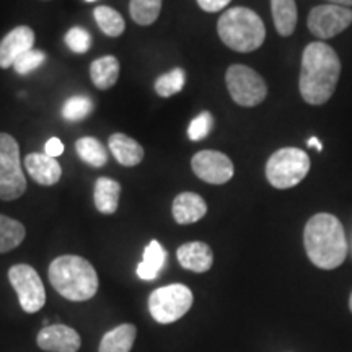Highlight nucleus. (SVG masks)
<instances>
[{
  "instance_id": "nucleus-1",
  "label": "nucleus",
  "mask_w": 352,
  "mask_h": 352,
  "mask_svg": "<svg viewBox=\"0 0 352 352\" xmlns=\"http://www.w3.org/2000/svg\"><path fill=\"white\" fill-rule=\"evenodd\" d=\"M341 77V60L324 41L307 44L302 54L298 88L305 103L320 107L328 103Z\"/></svg>"
},
{
  "instance_id": "nucleus-2",
  "label": "nucleus",
  "mask_w": 352,
  "mask_h": 352,
  "mask_svg": "<svg viewBox=\"0 0 352 352\" xmlns=\"http://www.w3.org/2000/svg\"><path fill=\"white\" fill-rule=\"evenodd\" d=\"M307 256L316 267L331 271L347 256V240L341 220L333 214L320 212L308 219L303 230Z\"/></svg>"
},
{
  "instance_id": "nucleus-3",
  "label": "nucleus",
  "mask_w": 352,
  "mask_h": 352,
  "mask_svg": "<svg viewBox=\"0 0 352 352\" xmlns=\"http://www.w3.org/2000/svg\"><path fill=\"white\" fill-rule=\"evenodd\" d=\"M50 280L56 292L70 302L90 300L98 292V274L90 261L77 254L57 256L50 264Z\"/></svg>"
},
{
  "instance_id": "nucleus-4",
  "label": "nucleus",
  "mask_w": 352,
  "mask_h": 352,
  "mask_svg": "<svg viewBox=\"0 0 352 352\" xmlns=\"http://www.w3.org/2000/svg\"><path fill=\"white\" fill-rule=\"evenodd\" d=\"M217 33L222 43L232 51L252 52L263 46L266 26L261 16L252 8L232 7L220 15Z\"/></svg>"
},
{
  "instance_id": "nucleus-5",
  "label": "nucleus",
  "mask_w": 352,
  "mask_h": 352,
  "mask_svg": "<svg viewBox=\"0 0 352 352\" xmlns=\"http://www.w3.org/2000/svg\"><path fill=\"white\" fill-rule=\"evenodd\" d=\"M310 157L302 148L284 147L266 162V178L272 188L289 189L305 179L310 171Z\"/></svg>"
},
{
  "instance_id": "nucleus-6",
  "label": "nucleus",
  "mask_w": 352,
  "mask_h": 352,
  "mask_svg": "<svg viewBox=\"0 0 352 352\" xmlns=\"http://www.w3.org/2000/svg\"><path fill=\"white\" fill-rule=\"evenodd\" d=\"M26 178L21 168L16 139L0 132V201H15L25 195Z\"/></svg>"
},
{
  "instance_id": "nucleus-7",
  "label": "nucleus",
  "mask_w": 352,
  "mask_h": 352,
  "mask_svg": "<svg viewBox=\"0 0 352 352\" xmlns=\"http://www.w3.org/2000/svg\"><path fill=\"white\" fill-rule=\"evenodd\" d=\"M195 296L184 284H170L153 290L148 297V311L160 324H170L191 310Z\"/></svg>"
},
{
  "instance_id": "nucleus-8",
  "label": "nucleus",
  "mask_w": 352,
  "mask_h": 352,
  "mask_svg": "<svg viewBox=\"0 0 352 352\" xmlns=\"http://www.w3.org/2000/svg\"><path fill=\"white\" fill-rule=\"evenodd\" d=\"M226 83L232 100L243 108L258 107L267 96L264 78L248 65H230L226 72Z\"/></svg>"
},
{
  "instance_id": "nucleus-9",
  "label": "nucleus",
  "mask_w": 352,
  "mask_h": 352,
  "mask_svg": "<svg viewBox=\"0 0 352 352\" xmlns=\"http://www.w3.org/2000/svg\"><path fill=\"white\" fill-rule=\"evenodd\" d=\"M8 280L19 296L20 307L26 314H36L46 303V290L41 277L30 264H13L8 270Z\"/></svg>"
},
{
  "instance_id": "nucleus-10",
  "label": "nucleus",
  "mask_w": 352,
  "mask_h": 352,
  "mask_svg": "<svg viewBox=\"0 0 352 352\" xmlns=\"http://www.w3.org/2000/svg\"><path fill=\"white\" fill-rule=\"evenodd\" d=\"M352 25V8L323 3L316 6L308 13L307 28L320 41L334 38Z\"/></svg>"
},
{
  "instance_id": "nucleus-11",
  "label": "nucleus",
  "mask_w": 352,
  "mask_h": 352,
  "mask_svg": "<svg viewBox=\"0 0 352 352\" xmlns=\"http://www.w3.org/2000/svg\"><path fill=\"white\" fill-rule=\"evenodd\" d=\"M191 168L197 178L209 184H226L235 173L233 162L219 151L197 152L191 160Z\"/></svg>"
},
{
  "instance_id": "nucleus-12",
  "label": "nucleus",
  "mask_w": 352,
  "mask_h": 352,
  "mask_svg": "<svg viewBox=\"0 0 352 352\" xmlns=\"http://www.w3.org/2000/svg\"><path fill=\"white\" fill-rule=\"evenodd\" d=\"M36 344L46 352H77L82 346V338L67 324H51L38 333Z\"/></svg>"
},
{
  "instance_id": "nucleus-13",
  "label": "nucleus",
  "mask_w": 352,
  "mask_h": 352,
  "mask_svg": "<svg viewBox=\"0 0 352 352\" xmlns=\"http://www.w3.org/2000/svg\"><path fill=\"white\" fill-rule=\"evenodd\" d=\"M34 32L30 26L21 25L8 32L0 41V69L13 67L15 60L34 47Z\"/></svg>"
},
{
  "instance_id": "nucleus-14",
  "label": "nucleus",
  "mask_w": 352,
  "mask_h": 352,
  "mask_svg": "<svg viewBox=\"0 0 352 352\" xmlns=\"http://www.w3.org/2000/svg\"><path fill=\"white\" fill-rule=\"evenodd\" d=\"M176 258L182 267L192 272H208L214 264L212 248L204 241H189L176 250Z\"/></svg>"
},
{
  "instance_id": "nucleus-15",
  "label": "nucleus",
  "mask_w": 352,
  "mask_h": 352,
  "mask_svg": "<svg viewBox=\"0 0 352 352\" xmlns=\"http://www.w3.org/2000/svg\"><path fill=\"white\" fill-rule=\"evenodd\" d=\"M23 165L28 175L41 186H52V184L59 183L60 176H63L59 162L46 153H30L25 157Z\"/></svg>"
},
{
  "instance_id": "nucleus-16",
  "label": "nucleus",
  "mask_w": 352,
  "mask_h": 352,
  "mask_svg": "<svg viewBox=\"0 0 352 352\" xmlns=\"http://www.w3.org/2000/svg\"><path fill=\"white\" fill-rule=\"evenodd\" d=\"M171 214H173L176 223L189 226V223L199 222L208 214V204H206L202 196L186 191L175 197L173 206H171Z\"/></svg>"
},
{
  "instance_id": "nucleus-17",
  "label": "nucleus",
  "mask_w": 352,
  "mask_h": 352,
  "mask_svg": "<svg viewBox=\"0 0 352 352\" xmlns=\"http://www.w3.org/2000/svg\"><path fill=\"white\" fill-rule=\"evenodd\" d=\"M109 152L122 166H135L144 160V147L129 135L116 132L108 140Z\"/></svg>"
},
{
  "instance_id": "nucleus-18",
  "label": "nucleus",
  "mask_w": 352,
  "mask_h": 352,
  "mask_svg": "<svg viewBox=\"0 0 352 352\" xmlns=\"http://www.w3.org/2000/svg\"><path fill=\"white\" fill-rule=\"evenodd\" d=\"M121 196V184L108 176H100L95 183L94 201L100 214L111 215L118 210Z\"/></svg>"
},
{
  "instance_id": "nucleus-19",
  "label": "nucleus",
  "mask_w": 352,
  "mask_h": 352,
  "mask_svg": "<svg viewBox=\"0 0 352 352\" xmlns=\"http://www.w3.org/2000/svg\"><path fill=\"white\" fill-rule=\"evenodd\" d=\"M271 13L276 32L283 38L294 34L298 20L296 0H271Z\"/></svg>"
},
{
  "instance_id": "nucleus-20",
  "label": "nucleus",
  "mask_w": 352,
  "mask_h": 352,
  "mask_svg": "<svg viewBox=\"0 0 352 352\" xmlns=\"http://www.w3.org/2000/svg\"><path fill=\"white\" fill-rule=\"evenodd\" d=\"M138 328L132 323H122L101 338L98 352H131Z\"/></svg>"
},
{
  "instance_id": "nucleus-21",
  "label": "nucleus",
  "mask_w": 352,
  "mask_h": 352,
  "mask_svg": "<svg viewBox=\"0 0 352 352\" xmlns=\"http://www.w3.org/2000/svg\"><path fill=\"white\" fill-rule=\"evenodd\" d=\"M120 60L114 56H103L90 65V77L98 90H108L116 85L120 78Z\"/></svg>"
},
{
  "instance_id": "nucleus-22",
  "label": "nucleus",
  "mask_w": 352,
  "mask_h": 352,
  "mask_svg": "<svg viewBox=\"0 0 352 352\" xmlns=\"http://www.w3.org/2000/svg\"><path fill=\"white\" fill-rule=\"evenodd\" d=\"M166 261V252L157 240L145 246L142 263L138 266V276L142 280H153Z\"/></svg>"
},
{
  "instance_id": "nucleus-23",
  "label": "nucleus",
  "mask_w": 352,
  "mask_h": 352,
  "mask_svg": "<svg viewBox=\"0 0 352 352\" xmlns=\"http://www.w3.org/2000/svg\"><path fill=\"white\" fill-rule=\"evenodd\" d=\"M26 228L19 220L0 214V254L15 250L23 243Z\"/></svg>"
},
{
  "instance_id": "nucleus-24",
  "label": "nucleus",
  "mask_w": 352,
  "mask_h": 352,
  "mask_svg": "<svg viewBox=\"0 0 352 352\" xmlns=\"http://www.w3.org/2000/svg\"><path fill=\"white\" fill-rule=\"evenodd\" d=\"M95 21L98 28L109 38H118L124 33L126 23L122 15L114 8L108 6H100L95 8L94 12Z\"/></svg>"
},
{
  "instance_id": "nucleus-25",
  "label": "nucleus",
  "mask_w": 352,
  "mask_h": 352,
  "mask_svg": "<svg viewBox=\"0 0 352 352\" xmlns=\"http://www.w3.org/2000/svg\"><path fill=\"white\" fill-rule=\"evenodd\" d=\"M78 157L88 165L95 166V168H101L107 165L108 162V151L104 145L95 138H80L76 144Z\"/></svg>"
},
{
  "instance_id": "nucleus-26",
  "label": "nucleus",
  "mask_w": 352,
  "mask_h": 352,
  "mask_svg": "<svg viewBox=\"0 0 352 352\" xmlns=\"http://www.w3.org/2000/svg\"><path fill=\"white\" fill-rule=\"evenodd\" d=\"M162 12V0H131V19L140 26H151Z\"/></svg>"
},
{
  "instance_id": "nucleus-27",
  "label": "nucleus",
  "mask_w": 352,
  "mask_h": 352,
  "mask_svg": "<svg viewBox=\"0 0 352 352\" xmlns=\"http://www.w3.org/2000/svg\"><path fill=\"white\" fill-rule=\"evenodd\" d=\"M184 82H186V74H184V70L173 69L170 70V72L162 74V76L155 80V83H153V88H155L158 96L168 98V96H173L183 90Z\"/></svg>"
},
{
  "instance_id": "nucleus-28",
  "label": "nucleus",
  "mask_w": 352,
  "mask_h": 352,
  "mask_svg": "<svg viewBox=\"0 0 352 352\" xmlns=\"http://www.w3.org/2000/svg\"><path fill=\"white\" fill-rule=\"evenodd\" d=\"M94 108L95 104L94 101H91V98L77 95V96H70V98L65 101L63 104V109H60V113H63L64 120L77 122V121H83L85 118L90 116V114L94 113Z\"/></svg>"
},
{
  "instance_id": "nucleus-29",
  "label": "nucleus",
  "mask_w": 352,
  "mask_h": 352,
  "mask_svg": "<svg viewBox=\"0 0 352 352\" xmlns=\"http://www.w3.org/2000/svg\"><path fill=\"white\" fill-rule=\"evenodd\" d=\"M64 41L67 44L69 50L76 52V54H85L91 46L90 33H88L85 28H82V26H74V28H70L67 34H65Z\"/></svg>"
},
{
  "instance_id": "nucleus-30",
  "label": "nucleus",
  "mask_w": 352,
  "mask_h": 352,
  "mask_svg": "<svg viewBox=\"0 0 352 352\" xmlns=\"http://www.w3.org/2000/svg\"><path fill=\"white\" fill-rule=\"evenodd\" d=\"M44 60H46V52L34 50L33 47V50L25 52L23 56H20L19 59L15 60L13 69H15V72L19 74V76H28L30 72L36 70Z\"/></svg>"
},
{
  "instance_id": "nucleus-31",
  "label": "nucleus",
  "mask_w": 352,
  "mask_h": 352,
  "mask_svg": "<svg viewBox=\"0 0 352 352\" xmlns=\"http://www.w3.org/2000/svg\"><path fill=\"white\" fill-rule=\"evenodd\" d=\"M212 127H214L212 114L209 111H202L201 114H197L195 120L189 122V127H188L189 139L195 140V142L206 139L210 134V131H212Z\"/></svg>"
},
{
  "instance_id": "nucleus-32",
  "label": "nucleus",
  "mask_w": 352,
  "mask_h": 352,
  "mask_svg": "<svg viewBox=\"0 0 352 352\" xmlns=\"http://www.w3.org/2000/svg\"><path fill=\"white\" fill-rule=\"evenodd\" d=\"M232 0H197V6H199L204 12L215 13L223 10Z\"/></svg>"
},
{
  "instance_id": "nucleus-33",
  "label": "nucleus",
  "mask_w": 352,
  "mask_h": 352,
  "mask_svg": "<svg viewBox=\"0 0 352 352\" xmlns=\"http://www.w3.org/2000/svg\"><path fill=\"white\" fill-rule=\"evenodd\" d=\"M44 151H46V155H50L52 158L60 157L64 153V144L60 142V139L51 138L46 142V147H44Z\"/></svg>"
},
{
  "instance_id": "nucleus-34",
  "label": "nucleus",
  "mask_w": 352,
  "mask_h": 352,
  "mask_svg": "<svg viewBox=\"0 0 352 352\" xmlns=\"http://www.w3.org/2000/svg\"><path fill=\"white\" fill-rule=\"evenodd\" d=\"M328 3H334V6H341V7H352V0H327Z\"/></svg>"
},
{
  "instance_id": "nucleus-35",
  "label": "nucleus",
  "mask_w": 352,
  "mask_h": 352,
  "mask_svg": "<svg viewBox=\"0 0 352 352\" xmlns=\"http://www.w3.org/2000/svg\"><path fill=\"white\" fill-rule=\"evenodd\" d=\"M308 145H310V147H315L318 152L323 151V145L318 142V139H316V138H311L310 140H308Z\"/></svg>"
},
{
  "instance_id": "nucleus-36",
  "label": "nucleus",
  "mask_w": 352,
  "mask_h": 352,
  "mask_svg": "<svg viewBox=\"0 0 352 352\" xmlns=\"http://www.w3.org/2000/svg\"><path fill=\"white\" fill-rule=\"evenodd\" d=\"M349 310L352 311V292H351V296H349Z\"/></svg>"
},
{
  "instance_id": "nucleus-37",
  "label": "nucleus",
  "mask_w": 352,
  "mask_h": 352,
  "mask_svg": "<svg viewBox=\"0 0 352 352\" xmlns=\"http://www.w3.org/2000/svg\"><path fill=\"white\" fill-rule=\"evenodd\" d=\"M87 2H95V0H87Z\"/></svg>"
}]
</instances>
